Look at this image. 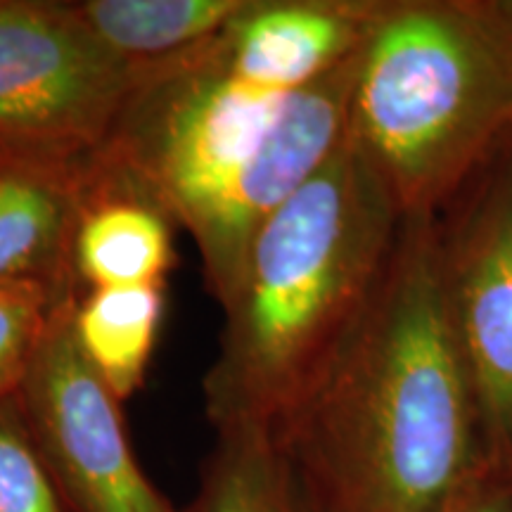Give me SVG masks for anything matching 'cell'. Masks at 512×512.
<instances>
[{"mask_svg": "<svg viewBox=\"0 0 512 512\" xmlns=\"http://www.w3.org/2000/svg\"><path fill=\"white\" fill-rule=\"evenodd\" d=\"M268 432L304 512H444L486 465L437 216L403 221L363 318Z\"/></svg>", "mask_w": 512, "mask_h": 512, "instance_id": "6da1fadb", "label": "cell"}, {"mask_svg": "<svg viewBox=\"0 0 512 512\" xmlns=\"http://www.w3.org/2000/svg\"><path fill=\"white\" fill-rule=\"evenodd\" d=\"M358 55L294 93L247 86L214 41L143 64L93 155L114 181L188 230L207 292L228 304L259 228L351 133Z\"/></svg>", "mask_w": 512, "mask_h": 512, "instance_id": "7a4b0ae2", "label": "cell"}, {"mask_svg": "<svg viewBox=\"0 0 512 512\" xmlns=\"http://www.w3.org/2000/svg\"><path fill=\"white\" fill-rule=\"evenodd\" d=\"M406 216L347 138L254 235L204 377L216 432L271 430L373 302Z\"/></svg>", "mask_w": 512, "mask_h": 512, "instance_id": "3957f363", "label": "cell"}, {"mask_svg": "<svg viewBox=\"0 0 512 512\" xmlns=\"http://www.w3.org/2000/svg\"><path fill=\"white\" fill-rule=\"evenodd\" d=\"M349 128L406 219L439 216L512 150V0H387Z\"/></svg>", "mask_w": 512, "mask_h": 512, "instance_id": "277c9868", "label": "cell"}, {"mask_svg": "<svg viewBox=\"0 0 512 512\" xmlns=\"http://www.w3.org/2000/svg\"><path fill=\"white\" fill-rule=\"evenodd\" d=\"M143 64L112 53L67 0H0V143L95 150Z\"/></svg>", "mask_w": 512, "mask_h": 512, "instance_id": "5b68a950", "label": "cell"}, {"mask_svg": "<svg viewBox=\"0 0 512 512\" xmlns=\"http://www.w3.org/2000/svg\"><path fill=\"white\" fill-rule=\"evenodd\" d=\"M448 323L475 394L486 465L512 475V150L437 216Z\"/></svg>", "mask_w": 512, "mask_h": 512, "instance_id": "8992f818", "label": "cell"}, {"mask_svg": "<svg viewBox=\"0 0 512 512\" xmlns=\"http://www.w3.org/2000/svg\"><path fill=\"white\" fill-rule=\"evenodd\" d=\"M79 292L57 304L17 399L72 512H181L140 467L121 406L74 332Z\"/></svg>", "mask_w": 512, "mask_h": 512, "instance_id": "52a82bcc", "label": "cell"}, {"mask_svg": "<svg viewBox=\"0 0 512 512\" xmlns=\"http://www.w3.org/2000/svg\"><path fill=\"white\" fill-rule=\"evenodd\" d=\"M387 0H247L216 36L221 62L247 86L294 93L366 46Z\"/></svg>", "mask_w": 512, "mask_h": 512, "instance_id": "ba28073f", "label": "cell"}, {"mask_svg": "<svg viewBox=\"0 0 512 512\" xmlns=\"http://www.w3.org/2000/svg\"><path fill=\"white\" fill-rule=\"evenodd\" d=\"M93 178V150L0 143V283L79 292L74 235Z\"/></svg>", "mask_w": 512, "mask_h": 512, "instance_id": "9c48e42d", "label": "cell"}, {"mask_svg": "<svg viewBox=\"0 0 512 512\" xmlns=\"http://www.w3.org/2000/svg\"><path fill=\"white\" fill-rule=\"evenodd\" d=\"M176 223L138 192L114 181L93 155V178L74 235L79 292L98 287L166 285L176 261Z\"/></svg>", "mask_w": 512, "mask_h": 512, "instance_id": "30bf717a", "label": "cell"}, {"mask_svg": "<svg viewBox=\"0 0 512 512\" xmlns=\"http://www.w3.org/2000/svg\"><path fill=\"white\" fill-rule=\"evenodd\" d=\"M83 27L133 64L171 60L214 41L247 0H67Z\"/></svg>", "mask_w": 512, "mask_h": 512, "instance_id": "8fae6325", "label": "cell"}, {"mask_svg": "<svg viewBox=\"0 0 512 512\" xmlns=\"http://www.w3.org/2000/svg\"><path fill=\"white\" fill-rule=\"evenodd\" d=\"M164 306L166 285L98 287L76 297L79 347L119 401L131 399L143 387Z\"/></svg>", "mask_w": 512, "mask_h": 512, "instance_id": "7c38bea8", "label": "cell"}, {"mask_svg": "<svg viewBox=\"0 0 512 512\" xmlns=\"http://www.w3.org/2000/svg\"><path fill=\"white\" fill-rule=\"evenodd\" d=\"M181 512H304L271 432L238 427L216 432L200 489Z\"/></svg>", "mask_w": 512, "mask_h": 512, "instance_id": "4fadbf2b", "label": "cell"}, {"mask_svg": "<svg viewBox=\"0 0 512 512\" xmlns=\"http://www.w3.org/2000/svg\"><path fill=\"white\" fill-rule=\"evenodd\" d=\"M67 297L41 283H0V401L19 394Z\"/></svg>", "mask_w": 512, "mask_h": 512, "instance_id": "5bb4252c", "label": "cell"}, {"mask_svg": "<svg viewBox=\"0 0 512 512\" xmlns=\"http://www.w3.org/2000/svg\"><path fill=\"white\" fill-rule=\"evenodd\" d=\"M0 512H72L31 437L17 396L0 401Z\"/></svg>", "mask_w": 512, "mask_h": 512, "instance_id": "9a60e30c", "label": "cell"}, {"mask_svg": "<svg viewBox=\"0 0 512 512\" xmlns=\"http://www.w3.org/2000/svg\"><path fill=\"white\" fill-rule=\"evenodd\" d=\"M444 512H512V475L484 465Z\"/></svg>", "mask_w": 512, "mask_h": 512, "instance_id": "2e32d148", "label": "cell"}]
</instances>
